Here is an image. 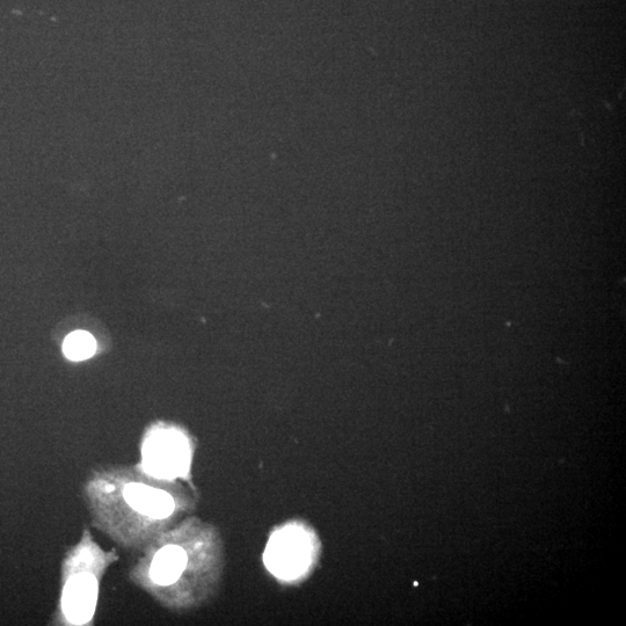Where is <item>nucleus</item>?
Returning a JSON list of instances; mask_svg holds the SVG:
<instances>
[{"label":"nucleus","instance_id":"0eeeda50","mask_svg":"<svg viewBox=\"0 0 626 626\" xmlns=\"http://www.w3.org/2000/svg\"><path fill=\"white\" fill-rule=\"evenodd\" d=\"M114 490H115L114 485L109 484V485H107V486H106V491H107L108 493H111V492H113Z\"/></svg>","mask_w":626,"mask_h":626},{"label":"nucleus","instance_id":"f257e3e1","mask_svg":"<svg viewBox=\"0 0 626 626\" xmlns=\"http://www.w3.org/2000/svg\"><path fill=\"white\" fill-rule=\"evenodd\" d=\"M309 537L300 529L288 528L272 537L266 564L278 577L291 579L302 574L311 562Z\"/></svg>","mask_w":626,"mask_h":626},{"label":"nucleus","instance_id":"39448f33","mask_svg":"<svg viewBox=\"0 0 626 626\" xmlns=\"http://www.w3.org/2000/svg\"><path fill=\"white\" fill-rule=\"evenodd\" d=\"M187 565V555L184 549L177 545H167L158 551L152 562L151 579L158 585L169 586L178 581Z\"/></svg>","mask_w":626,"mask_h":626},{"label":"nucleus","instance_id":"20e7f679","mask_svg":"<svg viewBox=\"0 0 626 626\" xmlns=\"http://www.w3.org/2000/svg\"><path fill=\"white\" fill-rule=\"evenodd\" d=\"M123 497L131 508L150 518H169L174 511V501L169 493L142 484L127 485Z\"/></svg>","mask_w":626,"mask_h":626},{"label":"nucleus","instance_id":"7ed1b4c3","mask_svg":"<svg viewBox=\"0 0 626 626\" xmlns=\"http://www.w3.org/2000/svg\"><path fill=\"white\" fill-rule=\"evenodd\" d=\"M98 581L91 574H78L64 587L62 608L68 620L75 624L91 621L98 601Z\"/></svg>","mask_w":626,"mask_h":626},{"label":"nucleus","instance_id":"f03ea898","mask_svg":"<svg viewBox=\"0 0 626 626\" xmlns=\"http://www.w3.org/2000/svg\"><path fill=\"white\" fill-rule=\"evenodd\" d=\"M143 460L151 476L171 479L184 475L189 463L188 444L178 433H157L145 443Z\"/></svg>","mask_w":626,"mask_h":626},{"label":"nucleus","instance_id":"423d86ee","mask_svg":"<svg viewBox=\"0 0 626 626\" xmlns=\"http://www.w3.org/2000/svg\"><path fill=\"white\" fill-rule=\"evenodd\" d=\"M97 351V342L89 332L76 331L64 341L63 352L72 361L90 359Z\"/></svg>","mask_w":626,"mask_h":626}]
</instances>
